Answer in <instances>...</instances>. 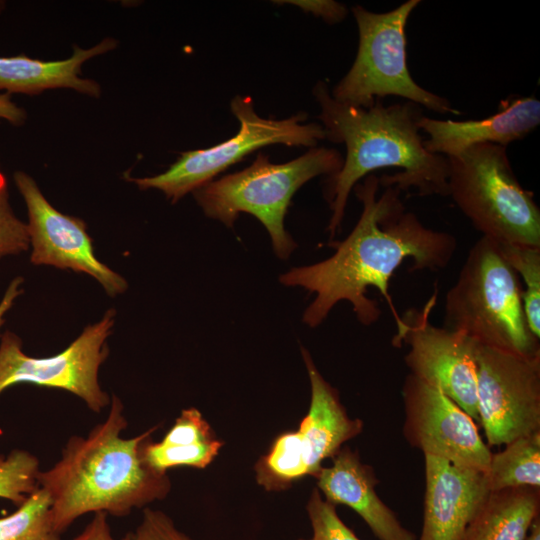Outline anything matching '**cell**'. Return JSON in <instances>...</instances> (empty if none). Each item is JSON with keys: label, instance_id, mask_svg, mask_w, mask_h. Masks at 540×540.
Here are the masks:
<instances>
[{"label": "cell", "instance_id": "1", "mask_svg": "<svg viewBox=\"0 0 540 540\" xmlns=\"http://www.w3.org/2000/svg\"><path fill=\"white\" fill-rule=\"evenodd\" d=\"M379 178L367 175L354 191L362 203L361 215L351 233L330 243L335 253L321 262L297 267L280 276L286 286H300L316 296L303 314L310 327L320 325L340 301L351 303L358 321L365 326L381 316L378 303L367 296L376 288L396 321L399 318L389 293V280L406 260L412 271H440L451 262L456 249L454 235L426 227L407 211L395 186L384 187L378 196Z\"/></svg>", "mask_w": 540, "mask_h": 540}, {"label": "cell", "instance_id": "2", "mask_svg": "<svg viewBox=\"0 0 540 540\" xmlns=\"http://www.w3.org/2000/svg\"><path fill=\"white\" fill-rule=\"evenodd\" d=\"M312 93L320 107L317 117L325 139L346 148L341 169L328 176L325 184L331 238L343 221L350 192L377 169H401L383 174L382 187L395 186L401 192L414 189L418 196H448V160L425 149L419 127L421 106L411 101L385 106L381 100L369 109L352 106L334 99L324 81H318Z\"/></svg>", "mask_w": 540, "mask_h": 540}, {"label": "cell", "instance_id": "3", "mask_svg": "<svg viewBox=\"0 0 540 540\" xmlns=\"http://www.w3.org/2000/svg\"><path fill=\"white\" fill-rule=\"evenodd\" d=\"M128 425L122 401L111 397L106 419L86 437L71 436L61 458L38 474V486L51 500L54 530L62 535L82 515L104 512L124 517L164 499L171 490L166 474L150 469L141 456L143 441L158 428L124 438Z\"/></svg>", "mask_w": 540, "mask_h": 540}, {"label": "cell", "instance_id": "4", "mask_svg": "<svg viewBox=\"0 0 540 540\" xmlns=\"http://www.w3.org/2000/svg\"><path fill=\"white\" fill-rule=\"evenodd\" d=\"M518 277L496 242L482 236L446 293L445 327L480 345L528 358L540 356L539 339L525 316Z\"/></svg>", "mask_w": 540, "mask_h": 540}, {"label": "cell", "instance_id": "5", "mask_svg": "<svg viewBox=\"0 0 540 540\" xmlns=\"http://www.w3.org/2000/svg\"><path fill=\"white\" fill-rule=\"evenodd\" d=\"M342 164L340 152L326 147L310 148L281 164L259 153L249 167L212 180L192 193L206 216L227 227L231 228L242 212L255 216L267 229L276 255L287 259L296 248L284 227L293 195L311 179L337 173Z\"/></svg>", "mask_w": 540, "mask_h": 540}, {"label": "cell", "instance_id": "6", "mask_svg": "<svg viewBox=\"0 0 540 540\" xmlns=\"http://www.w3.org/2000/svg\"><path fill=\"white\" fill-rule=\"evenodd\" d=\"M448 160V196L482 236L540 247V209L519 183L505 146L476 144Z\"/></svg>", "mask_w": 540, "mask_h": 540}, {"label": "cell", "instance_id": "7", "mask_svg": "<svg viewBox=\"0 0 540 540\" xmlns=\"http://www.w3.org/2000/svg\"><path fill=\"white\" fill-rule=\"evenodd\" d=\"M419 3L408 0L383 13L360 5L352 7L358 27V49L351 68L330 91L334 99L369 109L376 100L398 96L436 113L461 114L448 99L424 89L410 74L405 28Z\"/></svg>", "mask_w": 540, "mask_h": 540}, {"label": "cell", "instance_id": "8", "mask_svg": "<svg viewBox=\"0 0 540 540\" xmlns=\"http://www.w3.org/2000/svg\"><path fill=\"white\" fill-rule=\"evenodd\" d=\"M230 109L240 123L235 136L210 148L183 152L163 173L129 180L141 190L158 189L175 203L259 148L272 144L314 148L325 139L321 124H304V112L286 119L262 118L248 96L234 97Z\"/></svg>", "mask_w": 540, "mask_h": 540}, {"label": "cell", "instance_id": "9", "mask_svg": "<svg viewBox=\"0 0 540 540\" xmlns=\"http://www.w3.org/2000/svg\"><path fill=\"white\" fill-rule=\"evenodd\" d=\"M115 316V309H108L100 321L86 326L67 348L50 357L26 355L21 339L6 330L0 338V394L23 383L56 388L79 397L91 411L102 412L111 398L98 375L109 355L106 341Z\"/></svg>", "mask_w": 540, "mask_h": 540}, {"label": "cell", "instance_id": "10", "mask_svg": "<svg viewBox=\"0 0 540 540\" xmlns=\"http://www.w3.org/2000/svg\"><path fill=\"white\" fill-rule=\"evenodd\" d=\"M437 290L421 310L409 309L395 321L392 345L409 347L404 360L411 375L438 389L479 421L476 351L478 343L464 333L431 324Z\"/></svg>", "mask_w": 540, "mask_h": 540}, {"label": "cell", "instance_id": "11", "mask_svg": "<svg viewBox=\"0 0 540 540\" xmlns=\"http://www.w3.org/2000/svg\"><path fill=\"white\" fill-rule=\"evenodd\" d=\"M479 422L489 446L540 430V356L528 358L478 344Z\"/></svg>", "mask_w": 540, "mask_h": 540}, {"label": "cell", "instance_id": "12", "mask_svg": "<svg viewBox=\"0 0 540 540\" xmlns=\"http://www.w3.org/2000/svg\"><path fill=\"white\" fill-rule=\"evenodd\" d=\"M405 440L424 456L485 473L491 451L475 421L438 389L408 374L403 387Z\"/></svg>", "mask_w": 540, "mask_h": 540}, {"label": "cell", "instance_id": "13", "mask_svg": "<svg viewBox=\"0 0 540 540\" xmlns=\"http://www.w3.org/2000/svg\"><path fill=\"white\" fill-rule=\"evenodd\" d=\"M14 181L27 208L31 263L85 273L107 295L123 294L127 281L96 257L85 222L57 210L28 174L17 171Z\"/></svg>", "mask_w": 540, "mask_h": 540}, {"label": "cell", "instance_id": "14", "mask_svg": "<svg viewBox=\"0 0 540 540\" xmlns=\"http://www.w3.org/2000/svg\"><path fill=\"white\" fill-rule=\"evenodd\" d=\"M425 494L419 540H463L490 493L484 473L424 456Z\"/></svg>", "mask_w": 540, "mask_h": 540}, {"label": "cell", "instance_id": "15", "mask_svg": "<svg viewBox=\"0 0 540 540\" xmlns=\"http://www.w3.org/2000/svg\"><path fill=\"white\" fill-rule=\"evenodd\" d=\"M540 124V101L534 97L510 96L495 114L479 120H442L422 116L419 127L428 138L427 151L454 157L469 147L492 143L501 146L522 140Z\"/></svg>", "mask_w": 540, "mask_h": 540}, {"label": "cell", "instance_id": "16", "mask_svg": "<svg viewBox=\"0 0 540 540\" xmlns=\"http://www.w3.org/2000/svg\"><path fill=\"white\" fill-rule=\"evenodd\" d=\"M332 459V465L323 466L315 477L317 489L328 502L353 509L379 540H416L380 499L373 469L361 461L357 452L341 448Z\"/></svg>", "mask_w": 540, "mask_h": 540}, {"label": "cell", "instance_id": "17", "mask_svg": "<svg viewBox=\"0 0 540 540\" xmlns=\"http://www.w3.org/2000/svg\"><path fill=\"white\" fill-rule=\"evenodd\" d=\"M301 353L310 380L311 399L295 433L308 474L316 477L326 459L333 458L346 441L361 433L363 422L348 416L338 391L323 378L310 353L303 347Z\"/></svg>", "mask_w": 540, "mask_h": 540}, {"label": "cell", "instance_id": "18", "mask_svg": "<svg viewBox=\"0 0 540 540\" xmlns=\"http://www.w3.org/2000/svg\"><path fill=\"white\" fill-rule=\"evenodd\" d=\"M117 41L105 38L89 49L75 46L65 60L44 61L26 55L0 57V90L6 93L38 94L47 89L70 88L93 97L101 94L100 85L81 78V66L88 59L113 50Z\"/></svg>", "mask_w": 540, "mask_h": 540}, {"label": "cell", "instance_id": "19", "mask_svg": "<svg viewBox=\"0 0 540 540\" xmlns=\"http://www.w3.org/2000/svg\"><path fill=\"white\" fill-rule=\"evenodd\" d=\"M540 513V488L490 492L469 523L463 540H525Z\"/></svg>", "mask_w": 540, "mask_h": 540}, {"label": "cell", "instance_id": "20", "mask_svg": "<svg viewBox=\"0 0 540 540\" xmlns=\"http://www.w3.org/2000/svg\"><path fill=\"white\" fill-rule=\"evenodd\" d=\"M489 492L508 488H540V430L516 438L492 453L484 473Z\"/></svg>", "mask_w": 540, "mask_h": 540}, {"label": "cell", "instance_id": "21", "mask_svg": "<svg viewBox=\"0 0 540 540\" xmlns=\"http://www.w3.org/2000/svg\"><path fill=\"white\" fill-rule=\"evenodd\" d=\"M0 540H61L52 524L51 500L41 488L17 509L0 517Z\"/></svg>", "mask_w": 540, "mask_h": 540}, {"label": "cell", "instance_id": "22", "mask_svg": "<svg viewBox=\"0 0 540 540\" xmlns=\"http://www.w3.org/2000/svg\"><path fill=\"white\" fill-rule=\"evenodd\" d=\"M517 275L523 280V306L534 336L540 339V247L497 243Z\"/></svg>", "mask_w": 540, "mask_h": 540}, {"label": "cell", "instance_id": "23", "mask_svg": "<svg viewBox=\"0 0 540 540\" xmlns=\"http://www.w3.org/2000/svg\"><path fill=\"white\" fill-rule=\"evenodd\" d=\"M223 442L218 438L189 447L165 446L148 436L142 443L141 456L153 471L166 474L174 467L205 468L218 455Z\"/></svg>", "mask_w": 540, "mask_h": 540}, {"label": "cell", "instance_id": "24", "mask_svg": "<svg viewBox=\"0 0 540 540\" xmlns=\"http://www.w3.org/2000/svg\"><path fill=\"white\" fill-rule=\"evenodd\" d=\"M38 458L22 449L0 454V498L19 507L38 488Z\"/></svg>", "mask_w": 540, "mask_h": 540}, {"label": "cell", "instance_id": "25", "mask_svg": "<svg viewBox=\"0 0 540 540\" xmlns=\"http://www.w3.org/2000/svg\"><path fill=\"white\" fill-rule=\"evenodd\" d=\"M312 527V540H360L340 519L335 505L323 499L320 491L312 490L307 506Z\"/></svg>", "mask_w": 540, "mask_h": 540}, {"label": "cell", "instance_id": "26", "mask_svg": "<svg viewBox=\"0 0 540 540\" xmlns=\"http://www.w3.org/2000/svg\"><path fill=\"white\" fill-rule=\"evenodd\" d=\"M29 248L27 224L14 214L9 203L7 180L0 170V260Z\"/></svg>", "mask_w": 540, "mask_h": 540}, {"label": "cell", "instance_id": "27", "mask_svg": "<svg viewBox=\"0 0 540 540\" xmlns=\"http://www.w3.org/2000/svg\"><path fill=\"white\" fill-rule=\"evenodd\" d=\"M216 439L209 423L201 412L194 408H186L176 418L160 444L165 446L189 447Z\"/></svg>", "mask_w": 540, "mask_h": 540}, {"label": "cell", "instance_id": "28", "mask_svg": "<svg viewBox=\"0 0 540 540\" xmlns=\"http://www.w3.org/2000/svg\"><path fill=\"white\" fill-rule=\"evenodd\" d=\"M129 536L130 540H193L166 513L151 508L144 509L140 524Z\"/></svg>", "mask_w": 540, "mask_h": 540}, {"label": "cell", "instance_id": "29", "mask_svg": "<svg viewBox=\"0 0 540 540\" xmlns=\"http://www.w3.org/2000/svg\"><path fill=\"white\" fill-rule=\"evenodd\" d=\"M274 3L292 4L307 13L322 18L329 24L341 22L346 17L348 10L342 3L333 0H291L274 1Z\"/></svg>", "mask_w": 540, "mask_h": 540}, {"label": "cell", "instance_id": "30", "mask_svg": "<svg viewBox=\"0 0 540 540\" xmlns=\"http://www.w3.org/2000/svg\"><path fill=\"white\" fill-rule=\"evenodd\" d=\"M72 540H130L129 533L121 539H115L111 532L107 514L104 512L94 513L92 520Z\"/></svg>", "mask_w": 540, "mask_h": 540}, {"label": "cell", "instance_id": "31", "mask_svg": "<svg viewBox=\"0 0 540 540\" xmlns=\"http://www.w3.org/2000/svg\"><path fill=\"white\" fill-rule=\"evenodd\" d=\"M23 282L24 279L21 276L15 277L4 292L3 298L0 301V330L5 322L7 312L12 308L15 300L23 293Z\"/></svg>", "mask_w": 540, "mask_h": 540}, {"label": "cell", "instance_id": "32", "mask_svg": "<svg viewBox=\"0 0 540 540\" xmlns=\"http://www.w3.org/2000/svg\"><path fill=\"white\" fill-rule=\"evenodd\" d=\"M0 119L21 125L26 119L25 111L11 101L9 93L0 94Z\"/></svg>", "mask_w": 540, "mask_h": 540}, {"label": "cell", "instance_id": "33", "mask_svg": "<svg viewBox=\"0 0 540 540\" xmlns=\"http://www.w3.org/2000/svg\"><path fill=\"white\" fill-rule=\"evenodd\" d=\"M525 540H540V516L532 523Z\"/></svg>", "mask_w": 540, "mask_h": 540}, {"label": "cell", "instance_id": "34", "mask_svg": "<svg viewBox=\"0 0 540 540\" xmlns=\"http://www.w3.org/2000/svg\"><path fill=\"white\" fill-rule=\"evenodd\" d=\"M299 540H312V539L310 538V539H299Z\"/></svg>", "mask_w": 540, "mask_h": 540}]
</instances>
